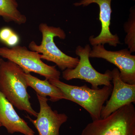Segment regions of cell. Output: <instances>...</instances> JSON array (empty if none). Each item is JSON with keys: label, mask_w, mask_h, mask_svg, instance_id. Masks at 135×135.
<instances>
[{"label": "cell", "mask_w": 135, "mask_h": 135, "mask_svg": "<svg viewBox=\"0 0 135 135\" xmlns=\"http://www.w3.org/2000/svg\"><path fill=\"white\" fill-rule=\"evenodd\" d=\"M25 73L18 65L0 59V91L17 109L37 117L30 103Z\"/></svg>", "instance_id": "cell-1"}, {"label": "cell", "mask_w": 135, "mask_h": 135, "mask_svg": "<svg viewBox=\"0 0 135 135\" xmlns=\"http://www.w3.org/2000/svg\"><path fill=\"white\" fill-rule=\"evenodd\" d=\"M49 81L60 89L66 100L78 104L86 110L92 121L101 119L102 108L110 95L113 87L112 85L104 86L102 88L94 89L86 84L80 86H74L60 80H50Z\"/></svg>", "instance_id": "cell-2"}, {"label": "cell", "mask_w": 135, "mask_h": 135, "mask_svg": "<svg viewBox=\"0 0 135 135\" xmlns=\"http://www.w3.org/2000/svg\"><path fill=\"white\" fill-rule=\"evenodd\" d=\"M81 135H135L134 104L126 105L106 118L92 121Z\"/></svg>", "instance_id": "cell-3"}, {"label": "cell", "mask_w": 135, "mask_h": 135, "mask_svg": "<svg viewBox=\"0 0 135 135\" xmlns=\"http://www.w3.org/2000/svg\"><path fill=\"white\" fill-rule=\"evenodd\" d=\"M39 29L42 35L41 44L38 45L35 41L31 42L29 49L42 54L41 59L55 63L62 71L75 68L79 61V57H73L63 53L54 42L56 37L62 40L65 39L66 35L64 31L60 27L49 26L44 23L40 25Z\"/></svg>", "instance_id": "cell-4"}, {"label": "cell", "mask_w": 135, "mask_h": 135, "mask_svg": "<svg viewBox=\"0 0 135 135\" xmlns=\"http://www.w3.org/2000/svg\"><path fill=\"white\" fill-rule=\"evenodd\" d=\"M0 56L16 64L25 73H35L48 80L60 79V73L56 66L46 64L42 60L40 54L29 50L25 46L0 47Z\"/></svg>", "instance_id": "cell-5"}, {"label": "cell", "mask_w": 135, "mask_h": 135, "mask_svg": "<svg viewBox=\"0 0 135 135\" xmlns=\"http://www.w3.org/2000/svg\"><path fill=\"white\" fill-rule=\"evenodd\" d=\"M91 50L89 44L84 47L77 46L75 53L80 57L79 62L75 68L64 70L63 78L68 81L74 79L83 80L90 83L94 89H99V86L102 85L111 86L112 79L111 71L107 70L105 73H101L93 67L89 59Z\"/></svg>", "instance_id": "cell-6"}, {"label": "cell", "mask_w": 135, "mask_h": 135, "mask_svg": "<svg viewBox=\"0 0 135 135\" xmlns=\"http://www.w3.org/2000/svg\"><path fill=\"white\" fill-rule=\"evenodd\" d=\"M128 49L116 51L107 50L102 44L93 46L89 57L103 59L116 66L121 79L126 83L135 84V56Z\"/></svg>", "instance_id": "cell-7"}, {"label": "cell", "mask_w": 135, "mask_h": 135, "mask_svg": "<svg viewBox=\"0 0 135 135\" xmlns=\"http://www.w3.org/2000/svg\"><path fill=\"white\" fill-rule=\"evenodd\" d=\"M36 95L40 107L36 119H33L28 115L26 118L33 124L39 135H59L60 128L67 122L68 117L52 110L48 104L47 98Z\"/></svg>", "instance_id": "cell-8"}, {"label": "cell", "mask_w": 135, "mask_h": 135, "mask_svg": "<svg viewBox=\"0 0 135 135\" xmlns=\"http://www.w3.org/2000/svg\"><path fill=\"white\" fill-rule=\"evenodd\" d=\"M113 87L109 100L102 108L101 118L109 116L121 107L135 103V84L126 83L120 76L119 71L115 68L111 71Z\"/></svg>", "instance_id": "cell-9"}, {"label": "cell", "mask_w": 135, "mask_h": 135, "mask_svg": "<svg viewBox=\"0 0 135 135\" xmlns=\"http://www.w3.org/2000/svg\"><path fill=\"white\" fill-rule=\"evenodd\" d=\"M112 0H81L79 2L74 3L76 7L83 6L86 7L93 3L97 4L99 8V20L101 22V32L98 36H90L89 41L92 46L102 44H109L110 46L116 47L120 44L119 38L117 34H113L110 30L111 24V2Z\"/></svg>", "instance_id": "cell-10"}, {"label": "cell", "mask_w": 135, "mask_h": 135, "mask_svg": "<svg viewBox=\"0 0 135 135\" xmlns=\"http://www.w3.org/2000/svg\"><path fill=\"white\" fill-rule=\"evenodd\" d=\"M0 123L10 134L35 135L27 122L18 115L12 104L0 91Z\"/></svg>", "instance_id": "cell-11"}, {"label": "cell", "mask_w": 135, "mask_h": 135, "mask_svg": "<svg viewBox=\"0 0 135 135\" xmlns=\"http://www.w3.org/2000/svg\"><path fill=\"white\" fill-rule=\"evenodd\" d=\"M25 77L27 86L33 89L36 95L44 97H49V100L52 102L66 99L65 96L60 89L50 83L48 80L40 79L30 73H25Z\"/></svg>", "instance_id": "cell-12"}, {"label": "cell", "mask_w": 135, "mask_h": 135, "mask_svg": "<svg viewBox=\"0 0 135 135\" xmlns=\"http://www.w3.org/2000/svg\"><path fill=\"white\" fill-rule=\"evenodd\" d=\"M15 0H0V16L6 22H13L17 24H24L27 18L18 9Z\"/></svg>", "instance_id": "cell-13"}, {"label": "cell", "mask_w": 135, "mask_h": 135, "mask_svg": "<svg viewBox=\"0 0 135 135\" xmlns=\"http://www.w3.org/2000/svg\"><path fill=\"white\" fill-rule=\"evenodd\" d=\"M124 31L127 35L125 42L131 53L135 51V11L134 8H131L128 21L124 24Z\"/></svg>", "instance_id": "cell-14"}, {"label": "cell", "mask_w": 135, "mask_h": 135, "mask_svg": "<svg viewBox=\"0 0 135 135\" xmlns=\"http://www.w3.org/2000/svg\"><path fill=\"white\" fill-rule=\"evenodd\" d=\"M14 32L13 30L9 27H3L0 30V41L5 44Z\"/></svg>", "instance_id": "cell-15"}, {"label": "cell", "mask_w": 135, "mask_h": 135, "mask_svg": "<svg viewBox=\"0 0 135 135\" xmlns=\"http://www.w3.org/2000/svg\"><path fill=\"white\" fill-rule=\"evenodd\" d=\"M19 36L17 34L14 32L10 37L9 38L6 42L5 44H6L7 46L12 47L18 45V44L19 43Z\"/></svg>", "instance_id": "cell-16"}, {"label": "cell", "mask_w": 135, "mask_h": 135, "mask_svg": "<svg viewBox=\"0 0 135 135\" xmlns=\"http://www.w3.org/2000/svg\"><path fill=\"white\" fill-rule=\"evenodd\" d=\"M2 127V124H1V123H0V128L1 127Z\"/></svg>", "instance_id": "cell-17"}]
</instances>
